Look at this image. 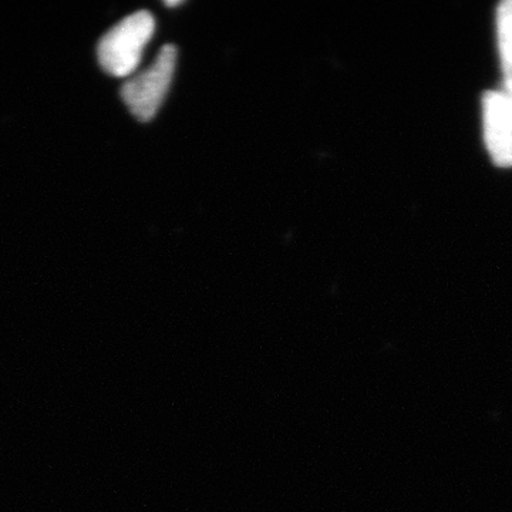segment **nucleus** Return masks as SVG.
I'll return each instance as SVG.
<instances>
[{
    "mask_svg": "<svg viewBox=\"0 0 512 512\" xmlns=\"http://www.w3.org/2000/svg\"><path fill=\"white\" fill-rule=\"evenodd\" d=\"M154 30L156 20L147 10L133 13L111 28L97 47L104 72L114 77H127L136 72Z\"/></svg>",
    "mask_w": 512,
    "mask_h": 512,
    "instance_id": "nucleus-1",
    "label": "nucleus"
},
{
    "mask_svg": "<svg viewBox=\"0 0 512 512\" xmlns=\"http://www.w3.org/2000/svg\"><path fill=\"white\" fill-rule=\"evenodd\" d=\"M177 64V49L165 45L156 62L121 87V97L137 120L147 123L156 117L167 96Z\"/></svg>",
    "mask_w": 512,
    "mask_h": 512,
    "instance_id": "nucleus-2",
    "label": "nucleus"
},
{
    "mask_svg": "<svg viewBox=\"0 0 512 512\" xmlns=\"http://www.w3.org/2000/svg\"><path fill=\"white\" fill-rule=\"evenodd\" d=\"M484 140L488 153L500 167L512 165V109L508 97L498 90L483 94Z\"/></svg>",
    "mask_w": 512,
    "mask_h": 512,
    "instance_id": "nucleus-3",
    "label": "nucleus"
},
{
    "mask_svg": "<svg viewBox=\"0 0 512 512\" xmlns=\"http://www.w3.org/2000/svg\"><path fill=\"white\" fill-rule=\"evenodd\" d=\"M497 36L505 77L512 76V0L498 5Z\"/></svg>",
    "mask_w": 512,
    "mask_h": 512,
    "instance_id": "nucleus-4",
    "label": "nucleus"
},
{
    "mask_svg": "<svg viewBox=\"0 0 512 512\" xmlns=\"http://www.w3.org/2000/svg\"><path fill=\"white\" fill-rule=\"evenodd\" d=\"M505 96L508 97V101H510L511 109H512V76L505 77Z\"/></svg>",
    "mask_w": 512,
    "mask_h": 512,
    "instance_id": "nucleus-5",
    "label": "nucleus"
},
{
    "mask_svg": "<svg viewBox=\"0 0 512 512\" xmlns=\"http://www.w3.org/2000/svg\"><path fill=\"white\" fill-rule=\"evenodd\" d=\"M165 5H167V6H178V5H181V2H180V0H178V2H165Z\"/></svg>",
    "mask_w": 512,
    "mask_h": 512,
    "instance_id": "nucleus-6",
    "label": "nucleus"
}]
</instances>
